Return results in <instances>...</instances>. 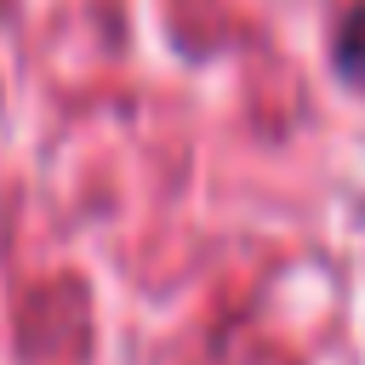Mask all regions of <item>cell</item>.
<instances>
[{"label": "cell", "mask_w": 365, "mask_h": 365, "mask_svg": "<svg viewBox=\"0 0 365 365\" xmlns=\"http://www.w3.org/2000/svg\"><path fill=\"white\" fill-rule=\"evenodd\" d=\"M336 68H342V80L365 86V6H354L336 34Z\"/></svg>", "instance_id": "obj_1"}]
</instances>
